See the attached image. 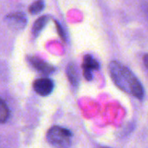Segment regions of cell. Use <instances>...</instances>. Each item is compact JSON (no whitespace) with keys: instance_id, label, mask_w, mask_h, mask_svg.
Listing matches in <instances>:
<instances>
[{"instance_id":"11","label":"cell","mask_w":148,"mask_h":148,"mask_svg":"<svg viewBox=\"0 0 148 148\" xmlns=\"http://www.w3.org/2000/svg\"><path fill=\"white\" fill-rule=\"evenodd\" d=\"M56 28H57V30H58V33H59L60 36H61L62 39H65V34H64V31H63V29H62V26H61L59 23H56Z\"/></svg>"},{"instance_id":"4","label":"cell","mask_w":148,"mask_h":148,"mask_svg":"<svg viewBox=\"0 0 148 148\" xmlns=\"http://www.w3.org/2000/svg\"><path fill=\"white\" fill-rule=\"evenodd\" d=\"M54 87H55L54 82L47 77L36 79L33 83V88L35 92L41 96L49 95L52 93Z\"/></svg>"},{"instance_id":"2","label":"cell","mask_w":148,"mask_h":148,"mask_svg":"<svg viewBox=\"0 0 148 148\" xmlns=\"http://www.w3.org/2000/svg\"><path fill=\"white\" fill-rule=\"evenodd\" d=\"M47 139L55 148H69L71 145L72 134L67 128L55 126L48 131Z\"/></svg>"},{"instance_id":"6","label":"cell","mask_w":148,"mask_h":148,"mask_svg":"<svg viewBox=\"0 0 148 148\" xmlns=\"http://www.w3.org/2000/svg\"><path fill=\"white\" fill-rule=\"evenodd\" d=\"M29 61L30 62V64L38 71L43 73V74H50L52 73L55 69L49 63H47L46 62H44L43 60L38 58V57H29Z\"/></svg>"},{"instance_id":"3","label":"cell","mask_w":148,"mask_h":148,"mask_svg":"<svg viewBox=\"0 0 148 148\" xmlns=\"http://www.w3.org/2000/svg\"><path fill=\"white\" fill-rule=\"evenodd\" d=\"M5 23L12 30L19 31L24 29L27 24V16L22 12L10 13L5 16Z\"/></svg>"},{"instance_id":"1","label":"cell","mask_w":148,"mask_h":148,"mask_svg":"<svg viewBox=\"0 0 148 148\" xmlns=\"http://www.w3.org/2000/svg\"><path fill=\"white\" fill-rule=\"evenodd\" d=\"M108 70L113 82L118 88L139 100L144 98L145 91L142 84L128 68L119 62L113 61L109 63Z\"/></svg>"},{"instance_id":"10","label":"cell","mask_w":148,"mask_h":148,"mask_svg":"<svg viewBox=\"0 0 148 148\" xmlns=\"http://www.w3.org/2000/svg\"><path fill=\"white\" fill-rule=\"evenodd\" d=\"M10 115V111L9 108L6 105V103L0 99V123L5 122Z\"/></svg>"},{"instance_id":"8","label":"cell","mask_w":148,"mask_h":148,"mask_svg":"<svg viewBox=\"0 0 148 148\" xmlns=\"http://www.w3.org/2000/svg\"><path fill=\"white\" fill-rule=\"evenodd\" d=\"M67 75H68V78L70 82V83L76 87L78 85V74H77V70H76V68L75 66L73 64V63H70L69 64L68 68H67Z\"/></svg>"},{"instance_id":"9","label":"cell","mask_w":148,"mask_h":148,"mask_svg":"<svg viewBox=\"0 0 148 148\" xmlns=\"http://www.w3.org/2000/svg\"><path fill=\"white\" fill-rule=\"evenodd\" d=\"M44 6H45V3L43 0H36L30 4L29 8V11L31 14H37L44 9Z\"/></svg>"},{"instance_id":"7","label":"cell","mask_w":148,"mask_h":148,"mask_svg":"<svg viewBox=\"0 0 148 148\" xmlns=\"http://www.w3.org/2000/svg\"><path fill=\"white\" fill-rule=\"evenodd\" d=\"M48 22H49V17L47 16H42L35 22L32 28V34L35 37H36L41 33V31L43 29V28L48 23Z\"/></svg>"},{"instance_id":"13","label":"cell","mask_w":148,"mask_h":148,"mask_svg":"<svg viewBox=\"0 0 148 148\" xmlns=\"http://www.w3.org/2000/svg\"><path fill=\"white\" fill-rule=\"evenodd\" d=\"M100 148H110V147H100Z\"/></svg>"},{"instance_id":"12","label":"cell","mask_w":148,"mask_h":148,"mask_svg":"<svg viewBox=\"0 0 148 148\" xmlns=\"http://www.w3.org/2000/svg\"><path fill=\"white\" fill-rule=\"evenodd\" d=\"M143 63H144L145 67L148 69V54H146L143 56Z\"/></svg>"},{"instance_id":"5","label":"cell","mask_w":148,"mask_h":148,"mask_svg":"<svg viewBox=\"0 0 148 148\" xmlns=\"http://www.w3.org/2000/svg\"><path fill=\"white\" fill-rule=\"evenodd\" d=\"M100 68L99 62L90 55H86L83 58L82 70L83 75L86 80L90 81L93 77V71L98 70Z\"/></svg>"}]
</instances>
